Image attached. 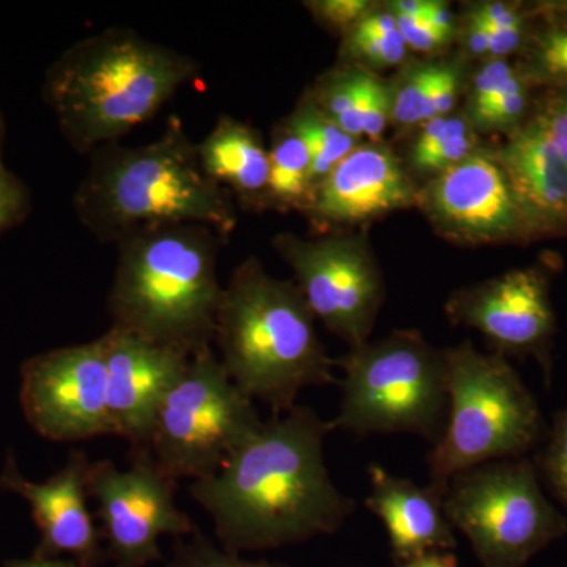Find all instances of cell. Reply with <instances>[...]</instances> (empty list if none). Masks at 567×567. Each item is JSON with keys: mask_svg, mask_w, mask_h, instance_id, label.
I'll return each mask as SVG.
<instances>
[{"mask_svg": "<svg viewBox=\"0 0 567 567\" xmlns=\"http://www.w3.org/2000/svg\"><path fill=\"white\" fill-rule=\"evenodd\" d=\"M445 357L447 420L425 458L427 486L442 496L458 473L518 458L543 432L535 398L505 357L480 352L470 339Z\"/></svg>", "mask_w": 567, "mask_h": 567, "instance_id": "8992f818", "label": "cell"}, {"mask_svg": "<svg viewBox=\"0 0 567 567\" xmlns=\"http://www.w3.org/2000/svg\"><path fill=\"white\" fill-rule=\"evenodd\" d=\"M524 47V61L517 70L527 84L567 91V28L546 24L527 37Z\"/></svg>", "mask_w": 567, "mask_h": 567, "instance_id": "cb8c5ba5", "label": "cell"}, {"mask_svg": "<svg viewBox=\"0 0 567 567\" xmlns=\"http://www.w3.org/2000/svg\"><path fill=\"white\" fill-rule=\"evenodd\" d=\"M173 480L145 447H134L132 465L92 462L89 495L99 505L102 536L117 567H144L163 558L159 537L197 535L196 524L175 503Z\"/></svg>", "mask_w": 567, "mask_h": 567, "instance_id": "8fae6325", "label": "cell"}, {"mask_svg": "<svg viewBox=\"0 0 567 567\" xmlns=\"http://www.w3.org/2000/svg\"><path fill=\"white\" fill-rule=\"evenodd\" d=\"M477 147H480V140H477L476 132L462 134V136L443 142V144H440L439 147L427 153L423 158L410 163V167L415 173L431 175L432 178L435 175L442 174L443 171L450 169L454 164L461 163L470 153L475 152Z\"/></svg>", "mask_w": 567, "mask_h": 567, "instance_id": "836d02e7", "label": "cell"}, {"mask_svg": "<svg viewBox=\"0 0 567 567\" xmlns=\"http://www.w3.org/2000/svg\"><path fill=\"white\" fill-rule=\"evenodd\" d=\"M305 6L317 21L344 33L377 9L369 0H312Z\"/></svg>", "mask_w": 567, "mask_h": 567, "instance_id": "d6a6232c", "label": "cell"}, {"mask_svg": "<svg viewBox=\"0 0 567 567\" xmlns=\"http://www.w3.org/2000/svg\"><path fill=\"white\" fill-rule=\"evenodd\" d=\"M28 210L24 186L0 164V233L21 221Z\"/></svg>", "mask_w": 567, "mask_h": 567, "instance_id": "d590c367", "label": "cell"}, {"mask_svg": "<svg viewBox=\"0 0 567 567\" xmlns=\"http://www.w3.org/2000/svg\"><path fill=\"white\" fill-rule=\"evenodd\" d=\"M398 21L399 32L405 40L406 47L412 50L425 52V54H435V52L445 51L453 39L443 35L424 21L413 20V18L394 17Z\"/></svg>", "mask_w": 567, "mask_h": 567, "instance_id": "8d00e7d4", "label": "cell"}, {"mask_svg": "<svg viewBox=\"0 0 567 567\" xmlns=\"http://www.w3.org/2000/svg\"><path fill=\"white\" fill-rule=\"evenodd\" d=\"M330 421L311 406L264 421L215 476L189 495L215 525L224 550H271L334 535L357 511L324 464Z\"/></svg>", "mask_w": 567, "mask_h": 567, "instance_id": "6da1fadb", "label": "cell"}, {"mask_svg": "<svg viewBox=\"0 0 567 567\" xmlns=\"http://www.w3.org/2000/svg\"><path fill=\"white\" fill-rule=\"evenodd\" d=\"M395 567H461L453 551H429Z\"/></svg>", "mask_w": 567, "mask_h": 567, "instance_id": "7bdbcfd3", "label": "cell"}, {"mask_svg": "<svg viewBox=\"0 0 567 567\" xmlns=\"http://www.w3.org/2000/svg\"><path fill=\"white\" fill-rule=\"evenodd\" d=\"M457 35L461 39L462 50L468 58H488L487 29L468 13L465 14L461 25H457Z\"/></svg>", "mask_w": 567, "mask_h": 567, "instance_id": "60d3db41", "label": "cell"}, {"mask_svg": "<svg viewBox=\"0 0 567 567\" xmlns=\"http://www.w3.org/2000/svg\"><path fill=\"white\" fill-rule=\"evenodd\" d=\"M275 249L292 268L317 320L349 349L369 342L385 300V281L364 237L281 234Z\"/></svg>", "mask_w": 567, "mask_h": 567, "instance_id": "30bf717a", "label": "cell"}, {"mask_svg": "<svg viewBox=\"0 0 567 567\" xmlns=\"http://www.w3.org/2000/svg\"><path fill=\"white\" fill-rule=\"evenodd\" d=\"M375 74L365 70L346 69L323 74L315 91L309 93L312 103L327 117L350 136H363V114Z\"/></svg>", "mask_w": 567, "mask_h": 567, "instance_id": "603a6c76", "label": "cell"}, {"mask_svg": "<svg viewBox=\"0 0 567 567\" xmlns=\"http://www.w3.org/2000/svg\"><path fill=\"white\" fill-rule=\"evenodd\" d=\"M443 506L483 567H525L567 532L566 518L540 491L535 466L522 458L458 473Z\"/></svg>", "mask_w": 567, "mask_h": 567, "instance_id": "9c48e42d", "label": "cell"}, {"mask_svg": "<svg viewBox=\"0 0 567 567\" xmlns=\"http://www.w3.org/2000/svg\"><path fill=\"white\" fill-rule=\"evenodd\" d=\"M393 117V89L391 82L374 78L363 114V136L379 142Z\"/></svg>", "mask_w": 567, "mask_h": 567, "instance_id": "e575fe53", "label": "cell"}, {"mask_svg": "<svg viewBox=\"0 0 567 567\" xmlns=\"http://www.w3.org/2000/svg\"><path fill=\"white\" fill-rule=\"evenodd\" d=\"M102 339L112 431L134 447H147L159 405L192 354L112 327Z\"/></svg>", "mask_w": 567, "mask_h": 567, "instance_id": "9a60e30c", "label": "cell"}, {"mask_svg": "<svg viewBox=\"0 0 567 567\" xmlns=\"http://www.w3.org/2000/svg\"><path fill=\"white\" fill-rule=\"evenodd\" d=\"M287 126L303 140L311 155L312 185H319L342 159L360 145L357 137L342 132L330 117L312 103L309 96L298 104L287 118Z\"/></svg>", "mask_w": 567, "mask_h": 567, "instance_id": "7402d4cb", "label": "cell"}, {"mask_svg": "<svg viewBox=\"0 0 567 567\" xmlns=\"http://www.w3.org/2000/svg\"><path fill=\"white\" fill-rule=\"evenodd\" d=\"M439 65L440 62L412 63L399 74L398 81L391 82V89H393L391 122L394 125L401 128L423 125Z\"/></svg>", "mask_w": 567, "mask_h": 567, "instance_id": "d4e9b609", "label": "cell"}, {"mask_svg": "<svg viewBox=\"0 0 567 567\" xmlns=\"http://www.w3.org/2000/svg\"><path fill=\"white\" fill-rule=\"evenodd\" d=\"M316 320L298 286L268 274L256 257L223 289L215 330L219 361L238 390L274 416L293 409L306 388L338 385Z\"/></svg>", "mask_w": 567, "mask_h": 567, "instance_id": "7a4b0ae2", "label": "cell"}, {"mask_svg": "<svg viewBox=\"0 0 567 567\" xmlns=\"http://www.w3.org/2000/svg\"><path fill=\"white\" fill-rule=\"evenodd\" d=\"M528 106V84L520 73L513 78L491 102L464 112L475 132H514L522 125Z\"/></svg>", "mask_w": 567, "mask_h": 567, "instance_id": "484cf974", "label": "cell"}, {"mask_svg": "<svg viewBox=\"0 0 567 567\" xmlns=\"http://www.w3.org/2000/svg\"><path fill=\"white\" fill-rule=\"evenodd\" d=\"M196 73L186 55L133 32L106 31L63 52L44 93L63 136L85 153L151 121Z\"/></svg>", "mask_w": 567, "mask_h": 567, "instance_id": "3957f363", "label": "cell"}, {"mask_svg": "<svg viewBox=\"0 0 567 567\" xmlns=\"http://www.w3.org/2000/svg\"><path fill=\"white\" fill-rule=\"evenodd\" d=\"M462 85H464V66H462V63L457 61L440 62L434 89H432L427 110H425L424 123L450 115L453 107L456 106Z\"/></svg>", "mask_w": 567, "mask_h": 567, "instance_id": "4dcf8cb0", "label": "cell"}, {"mask_svg": "<svg viewBox=\"0 0 567 567\" xmlns=\"http://www.w3.org/2000/svg\"><path fill=\"white\" fill-rule=\"evenodd\" d=\"M262 423L254 401L238 390L207 346L192 354L164 398L145 450L177 483L207 480Z\"/></svg>", "mask_w": 567, "mask_h": 567, "instance_id": "ba28073f", "label": "cell"}, {"mask_svg": "<svg viewBox=\"0 0 567 567\" xmlns=\"http://www.w3.org/2000/svg\"><path fill=\"white\" fill-rule=\"evenodd\" d=\"M78 216L91 233L121 244L159 227L196 224L219 237L233 234L237 215L229 192L200 166L178 122L137 148H106L76 193Z\"/></svg>", "mask_w": 567, "mask_h": 567, "instance_id": "277c9868", "label": "cell"}, {"mask_svg": "<svg viewBox=\"0 0 567 567\" xmlns=\"http://www.w3.org/2000/svg\"><path fill=\"white\" fill-rule=\"evenodd\" d=\"M368 475L371 492L364 506L382 520L394 565L429 551H453L457 547L443 506L445 496L409 477L395 476L379 464L369 465Z\"/></svg>", "mask_w": 567, "mask_h": 567, "instance_id": "d6986e66", "label": "cell"}, {"mask_svg": "<svg viewBox=\"0 0 567 567\" xmlns=\"http://www.w3.org/2000/svg\"><path fill=\"white\" fill-rule=\"evenodd\" d=\"M537 17L548 25L567 28V2H544L536 7Z\"/></svg>", "mask_w": 567, "mask_h": 567, "instance_id": "ee69618b", "label": "cell"}, {"mask_svg": "<svg viewBox=\"0 0 567 567\" xmlns=\"http://www.w3.org/2000/svg\"><path fill=\"white\" fill-rule=\"evenodd\" d=\"M166 567H289L265 559H248L218 548L207 537L192 536L188 543H178L174 557Z\"/></svg>", "mask_w": 567, "mask_h": 567, "instance_id": "4316f807", "label": "cell"}, {"mask_svg": "<svg viewBox=\"0 0 567 567\" xmlns=\"http://www.w3.org/2000/svg\"><path fill=\"white\" fill-rule=\"evenodd\" d=\"M540 472L559 502L567 507V404L555 417L550 442L540 457Z\"/></svg>", "mask_w": 567, "mask_h": 567, "instance_id": "f1b7e54d", "label": "cell"}, {"mask_svg": "<svg viewBox=\"0 0 567 567\" xmlns=\"http://www.w3.org/2000/svg\"><path fill=\"white\" fill-rule=\"evenodd\" d=\"M205 175L224 189H230L241 203L267 207L270 153L251 126L221 117L197 145Z\"/></svg>", "mask_w": 567, "mask_h": 567, "instance_id": "ffe728a7", "label": "cell"}, {"mask_svg": "<svg viewBox=\"0 0 567 567\" xmlns=\"http://www.w3.org/2000/svg\"><path fill=\"white\" fill-rule=\"evenodd\" d=\"M421 21L431 25L435 31L443 33V35L450 37L453 40L456 39V18H454L453 11H451L446 2H442V0H427V7H425L424 17Z\"/></svg>", "mask_w": 567, "mask_h": 567, "instance_id": "b9f144b4", "label": "cell"}, {"mask_svg": "<svg viewBox=\"0 0 567 567\" xmlns=\"http://www.w3.org/2000/svg\"><path fill=\"white\" fill-rule=\"evenodd\" d=\"M106 386L102 338L51 350L22 364V412L33 431L51 442L114 435Z\"/></svg>", "mask_w": 567, "mask_h": 567, "instance_id": "7c38bea8", "label": "cell"}, {"mask_svg": "<svg viewBox=\"0 0 567 567\" xmlns=\"http://www.w3.org/2000/svg\"><path fill=\"white\" fill-rule=\"evenodd\" d=\"M445 312L454 327L472 328L494 353L543 354L555 330L547 275L518 268L450 295Z\"/></svg>", "mask_w": 567, "mask_h": 567, "instance_id": "5bb4252c", "label": "cell"}, {"mask_svg": "<svg viewBox=\"0 0 567 567\" xmlns=\"http://www.w3.org/2000/svg\"><path fill=\"white\" fill-rule=\"evenodd\" d=\"M417 188L382 142L360 144L316 186L306 215L320 229L353 227L415 207Z\"/></svg>", "mask_w": 567, "mask_h": 567, "instance_id": "2e32d148", "label": "cell"}, {"mask_svg": "<svg viewBox=\"0 0 567 567\" xmlns=\"http://www.w3.org/2000/svg\"><path fill=\"white\" fill-rule=\"evenodd\" d=\"M9 567H81L73 559L48 558L37 555L31 559L11 563Z\"/></svg>", "mask_w": 567, "mask_h": 567, "instance_id": "f6af8a7d", "label": "cell"}, {"mask_svg": "<svg viewBox=\"0 0 567 567\" xmlns=\"http://www.w3.org/2000/svg\"><path fill=\"white\" fill-rule=\"evenodd\" d=\"M223 238L196 224L159 227L118 244L112 328L193 354L215 341Z\"/></svg>", "mask_w": 567, "mask_h": 567, "instance_id": "5b68a950", "label": "cell"}, {"mask_svg": "<svg viewBox=\"0 0 567 567\" xmlns=\"http://www.w3.org/2000/svg\"><path fill=\"white\" fill-rule=\"evenodd\" d=\"M492 151L505 171L527 237L567 234V164L535 118Z\"/></svg>", "mask_w": 567, "mask_h": 567, "instance_id": "ac0fdd59", "label": "cell"}, {"mask_svg": "<svg viewBox=\"0 0 567 567\" xmlns=\"http://www.w3.org/2000/svg\"><path fill=\"white\" fill-rule=\"evenodd\" d=\"M341 405L331 431L360 436L410 434L432 446L445 431V349L417 330H395L334 358Z\"/></svg>", "mask_w": 567, "mask_h": 567, "instance_id": "52a82bcc", "label": "cell"}, {"mask_svg": "<svg viewBox=\"0 0 567 567\" xmlns=\"http://www.w3.org/2000/svg\"><path fill=\"white\" fill-rule=\"evenodd\" d=\"M533 118L567 164V91H548Z\"/></svg>", "mask_w": 567, "mask_h": 567, "instance_id": "f546056e", "label": "cell"}, {"mask_svg": "<svg viewBox=\"0 0 567 567\" xmlns=\"http://www.w3.org/2000/svg\"><path fill=\"white\" fill-rule=\"evenodd\" d=\"M395 33H399V28L394 14L390 13L385 7H377L346 35L360 37V39H386Z\"/></svg>", "mask_w": 567, "mask_h": 567, "instance_id": "f35d334b", "label": "cell"}, {"mask_svg": "<svg viewBox=\"0 0 567 567\" xmlns=\"http://www.w3.org/2000/svg\"><path fill=\"white\" fill-rule=\"evenodd\" d=\"M416 207L446 240L483 246L525 240L524 223L494 151L477 147L417 188Z\"/></svg>", "mask_w": 567, "mask_h": 567, "instance_id": "4fadbf2b", "label": "cell"}, {"mask_svg": "<svg viewBox=\"0 0 567 567\" xmlns=\"http://www.w3.org/2000/svg\"><path fill=\"white\" fill-rule=\"evenodd\" d=\"M92 462L82 453H71L65 466L44 483H32L21 475L9 454L0 473V491L13 492L31 505L40 529L41 557L70 555L81 567L102 563V533L89 511V470Z\"/></svg>", "mask_w": 567, "mask_h": 567, "instance_id": "e0dca14e", "label": "cell"}, {"mask_svg": "<svg viewBox=\"0 0 567 567\" xmlns=\"http://www.w3.org/2000/svg\"><path fill=\"white\" fill-rule=\"evenodd\" d=\"M341 52L347 61L379 70L404 62L409 47L402 39L401 32L386 39H360V37L346 35Z\"/></svg>", "mask_w": 567, "mask_h": 567, "instance_id": "83f0119b", "label": "cell"}, {"mask_svg": "<svg viewBox=\"0 0 567 567\" xmlns=\"http://www.w3.org/2000/svg\"><path fill=\"white\" fill-rule=\"evenodd\" d=\"M518 70L511 65L505 59H488L481 69L473 74L472 84L468 89V100H466V112L477 110L502 91L503 87L516 78Z\"/></svg>", "mask_w": 567, "mask_h": 567, "instance_id": "1f68e13d", "label": "cell"}, {"mask_svg": "<svg viewBox=\"0 0 567 567\" xmlns=\"http://www.w3.org/2000/svg\"><path fill=\"white\" fill-rule=\"evenodd\" d=\"M468 14L483 22L487 28H517L527 22V14L522 11L520 7L514 6V3L495 2V0L473 3L468 9Z\"/></svg>", "mask_w": 567, "mask_h": 567, "instance_id": "74e56055", "label": "cell"}, {"mask_svg": "<svg viewBox=\"0 0 567 567\" xmlns=\"http://www.w3.org/2000/svg\"><path fill=\"white\" fill-rule=\"evenodd\" d=\"M268 153V205L308 212L315 185L311 178V155L303 140L284 123L275 134L274 145Z\"/></svg>", "mask_w": 567, "mask_h": 567, "instance_id": "44dd1931", "label": "cell"}, {"mask_svg": "<svg viewBox=\"0 0 567 567\" xmlns=\"http://www.w3.org/2000/svg\"><path fill=\"white\" fill-rule=\"evenodd\" d=\"M484 28L488 33V59H505L506 55L513 54L518 48L524 47L525 39H527L525 25L506 29L487 28V25Z\"/></svg>", "mask_w": 567, "mask_h": 567, "instance_id": "ab89813d", "label": "cell"}]
</instances>
